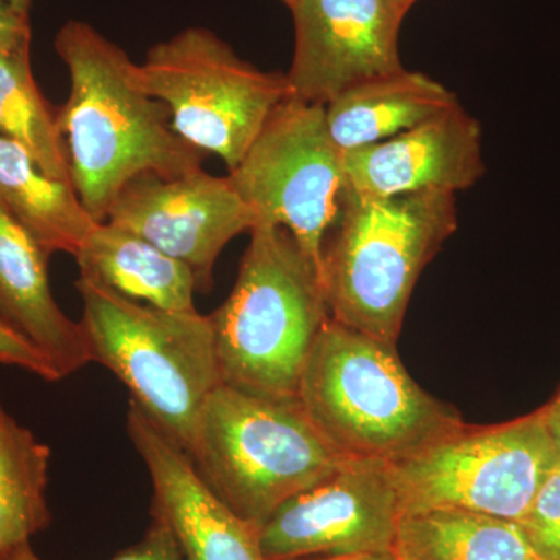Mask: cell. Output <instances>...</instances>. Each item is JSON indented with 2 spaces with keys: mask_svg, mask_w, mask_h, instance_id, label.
Wrapping results in <instances>:
<instances>
[{
  "mask_svg": "<svg viewBox=\"0 0 560 560\" xmlns=\"http://www.w3.org/2000/svg\"><path fill=\"white\" fill-rule=\"evenodd\" d=\"M49 257L0 205V312L49 359L62 378L92 361L83 326L51 293Z\"/></svg>",
  "mask_w": 560,
  "mask_h": 560,
  "instance_id": "15",
  "label": "cell"
},
{
  "mask_svg": "<svg viewBox=\"0 0 560 560\" xmlns=\"http://www.w3.org/2000/svg\"><path fill=\"white\" fill-rule=\"evenodd\" d=\"M189 458L206 488L260 529L348 456L313 425L300 401L253 396L221 383L202 408Z\"/></svg>",
  "mask_w": 560,
  "mask_h": 560,
  "instance_id": "6",
  "label": "cell"
},
{
  "mask_svg": "<svg viewBox=\"0 0 560 560\" xmlns=\"http://www.w3.org/2000/svg\"><path fill=\"white\" fill-rule=\"evenodd\" d=\"M51 452L7 411L0 394V560L49 528Z\"/></svg>",
  "mask_w": 560,
  "mask_h": 560,
  "instance_id": "20",
  "label": "cell"
},
{
  "mask_svg": "<svg viewBox=\"0 0 560 560\" xmlns=\"http://www.w3.org/2000/svg\"><path fill=\"white\" fill-rule=\"evenodd\" d=\"M396 548L427 560H541L517 522L451 508L404 512Z\"/></svg>",
  "mask_w": 560,
  "mask_h": 560,
  "instance_id": "19",
  "label": "cell"
},
{
  "mask_svg": "<svg viewBox=\"0 0 560 560\" xmlns=\"http://www.w3.org/2000/svg\"><path fill=\"white\" fill-rule=\"evenodd\" d=\"M298 401L348 458H405L463 425L459 412L420 388L396 346L327 319L298 386Z\"/></svg>",
  "mask_w": 560,
  "mask_h": 560,
  "instance_id": "3",
  "label": "cell"
},
{
  "mask_svg": "<svg viewBox=\"0 0 560 560\" xmlns=\"http://www.w3.org/2000/svg\"><path fill=\"white\" fill-rule=\"evenodd\" d=\"M456 105V95L440 81L404 68L357 84L327 103V128L346 153L396 138Z\"/></svg>",
  "mask_w": 560,
  "mask_h": 560,
  "instance_id": "16",
  "label": "cell"
},
{
  "mask_svg": "<svg viewBox=\"0 0 560 560\" xmlns=\"http://www.w3.org/2000/svg\"><path fill=\"white\" fill-rule=\"evenodd\" d=\"M539 410L552 444H555L560 464V386L558 393L552 396V399L539 408Z\"/></svg>",
  "mask_w": 560,
  "mask_h": 560,
  "instance_id": "26",
  "label": "cell"
},
{
  "mask_svg": "<svg viewBox=\"0 0 560 560\" xmlns=\"http://www.w3.org/2000/svg\"><path fill=\"white\" fill-rule=\"evenodd\" d=\"M5 2L9 3L11 9L18 11V13L27 14L28 16V10H31L32 0H5Z\"/></svg>",
  "mask_w": 560,
  "mask_h": 560,
  "instance_id": "30",
  "label": "cell"
},
{
  "mask_svg": "<svg viewBox=\"0 0 560 560\" xmlns=\"http://www.w3.org/2000/svg\"><path fill=\"white\" fill-rule=\"evenodd\" d=\"M228 176L257 224L285 228L320 272L349 195L326 106L296 97L280 103Z\"/></svg>",
  "mask_w": 560,
  "mask_h": 560,
  "instance_id": "9",
  "label": "cell"
},
{
  "mask_svg": "<svg viewBox=\"0 0 560 560\" xmlns=\"http://www.w3.org/2000/svg\"><path fill=\"white\" fill-rule=\"evenodd\" d=\"M0 363L21 368L46 382L61 381L49 359L0 312Z\"/></svg>",
  "mask_w": 560,
  "mask_h": 560,
  "instance_id": "23",
  "label": "cell"
},
{
  "mask_svg": "<svg viewBox=\"0 0 560 560\" xmlns=\"http://www.w3.org/2000/svg\"><path fill=\"white\" fill-rule=\"evenodd\" d=\"M279 2H282L283 5H287L289 7V9H293L294 5H296L298 2H300V0H279Z\"/></svg>",
  "mask_w": 560,
  "mask_h": 560,
  "instance_id": "32",
  "label": "cell"
},
{
  "mask_svg": "<svg viewBox=\"0 0 560 560\" xmlns=\"http://www.w3.org/2000/svg\"><path fill=\"white\" fill-rule=\"evenodd\" d=\"M559 464L540 410L488 427H456L390 463L404 512L451 508L521 522Z\"/></svg>",
  "mask_w": 560,
  "mask_h": 560,
  "instance_id": "8",
  "label": "cell"
},
{
  "mask_svg": "<svg viewBox=\"0 0 560 560\" xmlns=\"http://www.w3.org/2000/svg\"><path fill=\"white\" fill-rule=\"evenodd\" d=\"M209 316L224 385L298 400L302 371L330 313L318 268L285 228H253L234 289Z\"/></svg>",
  "mask_w": 560,
  "mask_h": 560,
  "instance_id": "2",
  "label": "cell"
},
{
  "mask_svg": "<svg viewBox=\"0 0 560 560\" xmlns=\"http://www.w3.org/2000/svg\"><path fill=\"white\" fill-rule=\"evenodd\" d=\"M92 361L189 455L202 408L223 381L209 315L128 300L97 280H77Z\"/></svg>",
  "mask_w": 560,
  "mask_h": 560,
  "instance_id": "5",
  "label": "cell"
},
{
  "mask_svg": "<svg viewBox=\"0 0 560 560\" xmlns=\"http://www.w3.org/2000/svg\"><path fill=\"white\" fill-rule=\"evenodd\" d=\"M291 97L326 106L341 92L404 69L401 22L386 0H300L290 10Z\"/></svg>",
  "mask_w": 560,
  "mask_h": 560,
  "instance_id": "12",
  "label": "cell"
},
{
  "mask_svg": "<svg viewBox=\"0 0 560 560\" xmlns=\"http://www.w3.org/2000/svg\"><path fill=\"white\" fill-rule=\"evenodd\" d=\"M458 228L455 194L348 195L323 250L330 318L397 346L420 272Z\"/></svg>",
  "mask_w": 560,
  "mask_h": 560,
  "instance_id": "4",
  "label": "cell"
},
{
  "mask_svg": "<svg viewBox=\"0 0 560 560\" xmlns=\"http://www.w3.org/2000/svg\"><path fill=\"white\" fill-rule=\"evenodd\" d=\"M517 523L541 560H560V464L541 482Z\"/></svg>",
  "mask_w": 560,
  "mask_h": 560,
  "instance_id": "22",
  "label": "cell"
},
{
  "mask_svg": "<svg viewBox=\"0 0 560 560\" xmlns=\"http://www.w3.org/2000/svg\"><path fill=\"white\" fill-rule=\"evenodd\" d=\"M80 276L97 280L128 300L172 312H197V279L186 264L135 232L105 221L75 256Z\"/></svg>",
  "mask_w": 560,
  "mask_h": 560,
  "instance_id": "17",
  "label": "cell"
},
{
  "mask_svg": "<svg viewBox=\"0 0 560 560\" xmlns=\"http://www.w3.org/2000/svg\"><path fill=\"white\" fill-rule=\"evenodd\" d=\"M386 2L389 3L390 9L394 10V13H396L400 20H405L408 11L415 7V3L418 2V0H386Z\"/></svg>",
  "mask_w": 560,
  "mask_h": 560,
  "instance_id": "29",
  "label": "cell"
},
{
  "mask_svg": "<svg viewBox=\"0 0 560 560\" xmlns=\"http://www.w3.org/2000/svg\"><path fill=\"white\" fill-rule=\"evenodd\" d=\"M394 552H396L397 560H427L419 558V556L411 555V552L400 550V548H394Z\"/></svg>",
  "mask_w": 560,
  "mask_h": 560,
  "instance_id": "31",
  "label": "cell"
},
{
  "mask_svg": "<svg viewBox=\"0 0 560 560\" xmlns=\"http://www.w3.org/2000/svg\"><path fill=\"white\" fill-rule=\"evenodd\" d=\"M106 221L186 264L201 293L212 290L221 250L257 224L230 176H213L202 168L175 176H138L120 191Z\"/></svg>",
  "mask_w": 560,
  "mask_h": 560,
  "instance_id": "11",
  "label": "cell"
},
{
  "mask_svg": "<svg viewBox=\"0 0 560 560\" xmlns=\"http://www.w3.org/2000/svg\"><path fill=\"white\" fill-rule=\"evenodd\" d=\"M55 49L69 70L58 127L70 183L98 223L138 176L202 168L208 154L176 135L168 109L145 90L127 51L83 21L66 22Z\"/></svg>",
  "mask_w": 560,
  "mask_h": 560,
  "instance_id": "1",
  "label": "cell"
},
{
  "mask_svg": "<svg viewBox=\"0 0 560 560\" xmlns=\"http://www.w3.org/2000/svg\"><path fill=\"white\" fill-rule=\"evenodd\" d=\"M31 40L0 50V138L21 145L47 175L70 183L58 110L33 77Z\"/></svg>",
  "mask_w": 560,
  "mask_h": 560,
  "instance_id": "21",
  "label": "cell"
},
{
  "mask_svg": "<svg viewBox=\"0 0 560 560\" xmlns=\"http://www.w3.org/2000/svg\"><path fill=\"white\" fill-rule=\"evenodd\" d=\"M308 560V559H302ZM312 560H397L396 552L381 551V552H352V555L341 556H327V558L312 559Z\"/></svg>",
  "mask_w": 560,
  "mask_h": 560,
  "instance_id": "28",
  "label": "cell"
},
{
  "mask_svg": "<svg viewBox=\"0 0 560 560\" xmlns=\"http://www.w3.org/2000/svg\"><path fill=\"white\" fill-rule=\"evenodd\" d=\"M3 560H43L33 551L32 545H22L13 552H10ZM110 560H145V548H143L142 540L139 541L135 547L127 548V550L120 551L116 558Z\"/></svg>",
  "mask_w": 560,
  "mask_h": 560,
  "instance_id": "27",
  "label": "cell"
},
{
  "mask_svg": "<svg viewBox=\"0 0 560 560\" xmlns=\"http://www.w3.org/2000/svg\"><path fill=\"white\" fill-rule=\"evenodd\" d=\"M28 39H32V31L27 14L18 13L5 0H0V50Z\"/></svg>",
  "mask_w": 560,
  "mask_h": 560,
  "instance_id": "25",
  "label": "cell"
},
{
  "mask_svg": "<svg viewBox=\"0 0 560 560\" xmlns=\"http://www.w3.org/2000/svg\"><path fill=\"white\" fill-rule=\"evenodd\" d=\"M0 205L47 253L75 257L98 221L68 180L40 171L18 143L0 138Z\"/></svg>",
  "mask_w": 560,
  "mask_h": 560,
  "instance_id": "18",
  "label": "cell"
},
{
  "mask_svg": "<svg viewBox=\"0 0 560 560\" xmlns=\"http://www.w3.org/2000/svg\"><path fill=\"white\" fill-rule=\"evenodd\" d=\"M342 161L348 194L364 200L418 191L456 195L486 172L480 124L460 103L396 138L346 151Z\"/></svg>",
  "mask_w": 560,
  "mask_h": 560,
  "instance_id": "13",
  "label": "cell"
},
{
  "mask_svg": "<svg viewBox=\"0 0 560 560\" xmlns=\"http://www.w3.org/2000/svg\"><path fill=\"white\" fill-rule=\"evenodd\" d=\"M127 429L153 485L151 511L171 526L184 560H267L259 528L206 488L189 455L132 400Z\"/></svg>",
  "mask_w": 560,
  "mask_h": 560,
  "instance_id": "14",
  "label": "cell"
},
{
  "mask_svg": "<svg viewBox=\"0 0 560 560\" xmlns=\"http://www.w3.org/2000/svg\"><path fill=\"white\" fill-rule=\"evenodd\" d=\"M401 515L390 463L348 458L268 518L260 548L267 560L394 551Z\"/></svg>",
  "mask_w": 560,
  "mask_h": 560,
  "instance_id": "10",
  "label": "cell"
},
{
  "mask_svg": "<svg viewBox=\"0 0 560 560\" xmlns=\"http://www.w3.org/2000/svg\"><path fill=\"white\" fill-rule=\"evenodd\" d=\"M142 544L145 560H184L171 526L158 512L151 511V523Z\"/></svg>",
  "mask_w": 560,
  "mask_h": 560,
  "instance_id": "24",
  "label": "cell"
},
{
  "mask_svg": "<svg viewBox=\"0 0 560 560\" xmlns=\"http://www.w3.org/2000/svg\"><path fill=\"white\" fill-rule=\"evenodd\" d=\"M139 68L145 90L168 109L176 135L221 158L228 171L291 97L285 73L257 69L202 27L154 44Z\"/></svg>",
  "mask_w": 560,
  "mask_h": 560,
  "instance_id": "7",
  "label": "cell"
}]
</instances>
